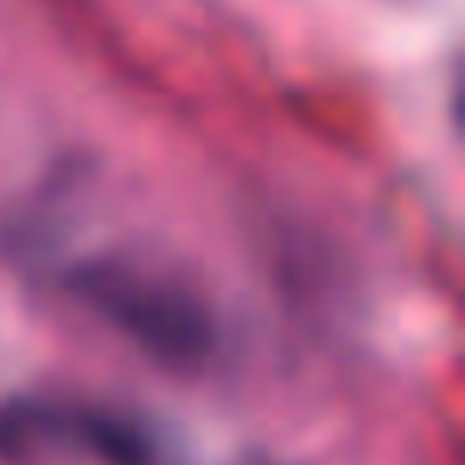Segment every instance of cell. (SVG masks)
Wrapping results in <instances>:
<instances>
[{"instance_id":"1","label":"cell","mask_w":465,"mask_h":465,"mask_svg":"<svg viewBox=\"0 0 465 465\" xmlns=\"http://www.w3.org/2000/svg\"><path fill=\"white\" fill-rule=\"evenodd\" d=\"M70 290L163 368H201L217 347V322L204 298L172 278L119 262H90L70 270Z\"/></svg>"},{"instance_id":"2","label":"cell","mask_w":465,"mask_h":465,"mask_svg":"<svg viewBox=\"0 0 465 465\" xmlns=\"http://www.w3.org/2000/svg\"><path fill=\"white\" fill-rule=\"evenodd\" d=\"M41 445L78 450L103 465H168L163 445L143 420L94 404L13 401L0 409V453L21 458Z\"/></svg>"}]
</instances>
